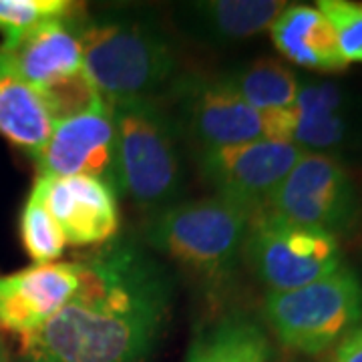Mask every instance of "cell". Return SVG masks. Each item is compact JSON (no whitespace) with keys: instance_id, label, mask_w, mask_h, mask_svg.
I'll return each instance as SVG.
<instances>
[{"instance_id":"obj_10","label":"cell","mask_w":362,"mask_h":362,"mask_svg":"<svg viewBox=\"0 0 362 362\" xmlns=\"http://www.w3.org/2000/svg\"><path fill=\"white\" fill-rule=\"evenodd\" d=\"M37 165L42 177H90L121 195L117 133L111 107L99 99L90 109L54 123Z\"/></svg>"},{"instance_id":"obj_13","label":"cell","mask_w":362,"mask_h":362,"mask_svg":"<svg viewBox=\"0 0 362 362\" xmlns=\"http://www.w3.org/2000/svg\"><path fill=\"white\" fill-rule=\"evenodd\" d=\"M77 13L49 18L28 30L13 49H2L16 75L39 93L57 89L85 73Z\"/></svg>"},{"instance_id":"obj_8","label":"cell","mask_w":362,"mask_h":362,"mask_svg":"<svg viewBox=\"0 0 362 362\" xmlns=\"http://www.w3.org/2000/svg\"><path fill=\"white\" fill-rule=\"evenodd\" d=\"M180 129L199 153L240 143L270 139L268 117L247 105L221 77H187L175 83Z\"/></svg>"},{"instance_id":"obj_24","label":"cell","mask_w":362,"mask_h":362,"mask_svg":"<svg viewBox=\"0 0 362 362\" xmlns=\"http://www.w3.org/2000/svg\"><path fill=\"white\" fill-rule=\"evenodd\" d=\"M274 362H316L312 356H304V354H296L290 350L280 349V352H274Z\"/></svg>"},{"instance_id":"obj_19","label":"cell","mask_w":362,"mask_h":362,"mask_svg":"<svg viewBox=\"0 0 362 362\" xmlns=\"http://www.w3.org/2000/svg\"><path fill=\"white\" fill-rule=\"evenodd\" d=\"M233 90L262 113L286 111L296 103L300 77L278 59L262 57L223 73Z\"/></svg>"},{"instance_id":"obj_5","label":"cell","mask_w":362,"mask_h":362,"mask_svg":"<svg viewBox=\"0 0 362 362\" xmlns=\"http://www.w3.org/2000/svg\"><path fill=\"white\" fill-rule=\"evenodd\" d=\"M264 320L282 349L314 358L334 349L362 322L361 278L342 264L337 272L308 286L268 292Z\"/></svg>"},{"instance_id":"obj_7","label":"cell","mask_w":362,"mask_h":362,"mask_svg":"<svg viewBox=\"0 0 362 362\" xmlns=\"http://www.w3.org/2000/svg\"><path fill=\"white\" fill-rule=\"evenodd\" d=\"M262 209L338 238L354 228L361 204L354 183L337 157L304 151Z\"/></svg>"},{"instance_id":"obj_20","label":"cell","mask_w":362,"mask_h":362,"mask_svg":"<svg viewBox=\"0 0 362 362\" xmlns=\"http://www.w3.org/2000/svg\"><path fill=\"white\" fill-rule=\"evenodd\" d=\"M21 235H23L26 254L37 264H51L52 259L59 258L65 250V235L51 216V211L47 209L45 197L37 181L23 209Z\"/></svg>"},{"instance_id":"obj_9","label":"cell","mask_w":362,"mask_h":362,"mask_svg":"<svg viewBox=\"0 0 362 362\" xmlns=\"http://www.w3.org/2000/svg\"><path fill=\"white\" fill-rule=\"evenodd\" d=\"M302 153L290 141L258 139L199 153V169L216 197L256 214L268 204Z\"/></svg>"},{"instance_id":"obj_23","label":"cell","mask_w":362,"mask_h":362,"mask_svg":"<svg viewBox=\"0 0 362 362\" xmlns=\"http://www.w3.org/2000/svg\"><path fill=\"white\" fill-rule=\"evenodd\" d=\"M330 362H362V322L334 346Z\"/></svg>"},{"instance_id":"obj_14","label":"cell","mask_w":362,"mask_h":362,"mask_svg":"<svg viewBox=\"0 0 362 362\" xmlns=\"http://www.w3.org/2000/svg\"><path fill=\"white\" fill-rule=\"evenodd\" d=\"M278 0H207L177 6V26L185 35L214 47L252 39L270 28L284 11Z\"/></svg>"},{"instance_id":"obj_1","label":"cell","mask_w":362,"mask_h":362,"mask_svg":"<svg viewBox=\"0 0 362 362\" xmlns=\"http://www.w3.org/2000/svg\"><path fill=\"white\" fill-rule=\"evenodd\" d=\"M61 310L25 334L16 362H145L168 322L173 284L137 242L117 238L78 262Z\"/></svg>"},{"instance_id":"obj_4","label":"cell","mask_w":362,"mask_h":362,"mask_svg":"<svg viewBox=\"0 0 362 362\" xmlns=\"http://www.w3.org/2000/svg\"><path fill=\"white\" fill-rule=\"evenodd\" d=\"M107 103L115 123L121 195L153 214L177 204L183 192L177 119L157 99Z\"/></svg>"},{"instance_id":"obj_25","label":"cell","mask_w":362,"mask_h":362,"mask_svg":"<svg viewBox=\"0 0 362 362\" xmlns=\"http://www.w3.org/2000/svg\"><path fill=\"white\" fill-rule=\"evenodd\" d=\"M0 362H8V352H6V349H4L2 340H0Z\"/></svg>"},{"instance_id":"obj_2","label":"cell","mask_w":362,"mask_h":362,"mask_svg":"<svg viewBox=\"0 0 362 362\" xmlns=\"http://www.w3.org/2000/svg\"><path fill=\"white\" fill-rule=\"evenodd\" d=\"M85 77L105 101L157 99L177 71L161 26L123 13L81 18Z\"/></svg>"},{"instance_id":"obj_21","label":"cell","mask_w":362,"mask_h":362,"mask_svg":"<svg viewBox=\"0 0 362 362\" xmlns=\"http://www.w3.org/2000/svg\"><path fill=\"white\" fill-rule=\"evenodd\" d=\"M77 4L66 0H0V33L4 45L0 49H13L28 30L49 21L73 14Z\"/></svg>"},{"instance_id":"obj_22","label":"cell","mask_w":362,"mask_h":362,"mask_svg":"<svg viewBox=\"0 0 362 362\" xmlns=\"http://www.w3.org/2000/svg\"><path fill=\"white\" fill-rule=\"evenodd\" d=\"M337 33L338 49L346 63H362V2L320 0L316 6Z\"/></svg>"},{"instance_id":"obj_15","label":"cell","mask_w":362,"mask_h":362,"mask_svg":"<svg viewBox=\"0 0 362 362\" xmlns=\"http://www.w3.org/2000/svg\"><path fill=\"white\" fill-rule=\"evenodd\" d=\"M274 47L294 65L338 73L349 63L338 49L337 33L316 6L308 4H286L270 26Z\"/></svg>"},{"instance_id":"obj_3","label":"cell","mask_w":362,"mask_h":362,"mask_svg":"<svg viewBox=\"0 0 362 362\" xmlns=\"http://www.w3.org/2000/svg\"><path fill=\"white\" fill-rule=\"evenodd\" d=\"M250 220L247 209L221 197L177 202L153 214L145 240L195 282L218 290L244 258Z\"/></svg>"},{"instance_id":"obj_6","label":"cell","mask_w":362,"mask_h":362,"mask_svg":"<svg viewBox=\"0 0 362 362\" xmlns=\"http://www.w3.org/2000/svg\"><path fill=\"white\" fill-rule=\"evenodd\" d=\"M244 259L268 292H288L342 266L337 235L296 226L259 209L252 214Z\"/></svg>"},{"instance_id":"obj_16","label":"cell","mask_w":362,"mask_h":362,"mask_svg":"<svg viewBox=\"0 0 362 362\" xmlns=\"http://www.w3.org/2000/svg\"><path fill=\"white\" fill-rule=\"evenodd\" d=\"M349 133V105L342 89L328 81L300 78L292 143L306 153L332 156L346 143Z\"/></svg>"},{"instance_id":"obj_18","label":"cell","mask_w":362,"mask_h":362,"mask_svg":"<svg viewBox=\"0 0 362 362\" xmlns=\"http://www.w3.org/2000/svg\"><path fill=\"white\" fill-rule=\"evenodd\" d=\"M274 352L264 326L246 312L232 310L199 326L185 362H274Z\"/></svg>"},{"instance_id":"obj_12","label":"cell","mask_w":362,"mask_h":362,"mask_svg":"<svg viewBox=\"0 0 362 362\" xmlns=\"http://www.w3.org/2000/svg\"><path fill=\"white\" fill-rule=\"evenodd\" d=\"M78 286L77 264H37L0 276V328L30 334L65 306Z\"/></svg>"},{"instance_id":"obj_17","label":"cell","mask_w":362,"mask_h":362,"mask_svg":"<svg viewBox=\"0 0 362 362\" xmlns=\"http://www.w3.org/2000/svg\"><path fill=\"white\" fill-rule=\"evenodd\" d=\"M54 123L45 97L16 75L8 54L0 49V135L37 157Z\"/></svg>"},{"instance_id":"obj_11","label":"cell","mask_w":362,"mask_h":362,"mask_svg":"<svg viewBox=\"0 0 362 362\" xmlns=\"http://www.w3.org/2000/svg\"><path fill=\"white\" fill-rule=\"evenodd\" d=\"M40 192L47 209L73 246H105L119 232L117 194L90 177H42Z\"/></svg>"}]
</instances>
